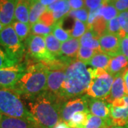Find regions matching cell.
<instances>
[{"label": "cell", "instance_id": "7402d4cb", "mask_svg": "<svg viewBox=\"0 0 128 128\" xmlns=\"http://www.w3.org/2000/svg\"><path fill=\"white\" fill-rule=\"evenodd\" d=\"M111 56L102 51H98L88 65H90L93 68H102L107 70L110 63Z\"/></svg>", "mask_w": 128, "mask_h": 128}, {"label": "cell", "instance_id": "ffe728a7", "mask_svg": "<svg viewBox=\"0 0 128 128\" xmlns=\"http://www.w3.org/2000/svg\"><path fill=\"white\" fill-rule=\"evenodd\" d=\"M100 36L98 35L92 28H88L86 32L79 39L80 46L90 48L96 51H101L100 42Z\"/></svg>", "mask_w": 128, "mask_h": 128}, {"label": "cell", "instance_id": "9c48e42d", "mask_svg": "<svg viewBox=\"0 0 128 128\" xmlns=\"http://www.w3.org/2000/svg\"><path fill=\"white\" fill-rule=\"evenodd\" d=\"M110 110L112 126L124 127L128 124V95L110 103Z\"/></svg>", "mask_w": 128, "mask_h": 128}, {"label": "cell", "instance_id": "b9f144b4", "mask_svg": "<svg viewBox=\"0 0 128 128\" xmlns=\"http://www.w3.org/2000/svg\"><path fill=\"white\" fill-rule=\"evenodd\" d=\"M124 82V86H125V89H126V92L127 95H128V68L124 71V73L122 75Z\"/></svg>", "mask_w": 128, "mask_h": 128}, {"label": "cell", "instance_id": "e575fe53", "mask_svg": "<svg viewBox=\"0 0 128 128\" xmlns=\"http://www.w3.org/2000/svg\"><path fill=\"white\" fill-rule=\"evenodd\" d=\"M67 16L72 17L74 19H78L79 21L87 24L89 16V10L86 7L77 10H70Z\"/></svg>", "mask_w": 128, "mask_h": 128}, {"label": "cell", "instance_id": "ee69618b", "mask_svg": "<svg viewBox=\"0 0 128 128\" xmlns=\"http://www.w3.org/2000/svg\"><path fill=\"white\" fill-rule=\"evenodd\" d=\"M54 128H70L67 122L64 121H60L55 125Z\"/></svg>", "mask_w": 128, "mask_h": 128}, {"label": "cell", "instance_id": "30bf717a", "mask_svg": "<svg viewBox=\"0 0 128 128\" xmlns=\"http://www.w3.org/2000/svg\"><path fill=\"white\" fill-rule=\"evenodd\" d=\"M26 66L25 64H18L0 68V88L12 89L23 76Z\"/></svg>", "mask_w": 128, "mask_h": 128}, {"label": "cell", "instance_id": "5bb4252c", "mask_svg": "<svg viewBox=\"0 0 128 128\" xmlns=\"http://www.w3.org/2000/svg\"><path fill=\"white\" fill-rule=\"evenodd\" d=\"M88 109L90 113L105 119L110 118V103L105 99L92 98L88 99Z\"/></svg>", "mask_w": 128, "mask_h": 128}, {"label": "cell", "instance_id": "7c38bea8", "mask_svg": "<svg viewBox=\"0 0 128 128\" xmlns=\"http://www.w3.org/2000/svg\"><path fill=\"white\" fill-rule=\"evenodd\" d=\"M65 72L66 69L48 70L46 90L53 93L58 98L65 78Z\"/></svg>", "mask_w": 128, "mask_h": 128}, {"label": "cell", "instance_id": "e0dca14e", "mask_svg": "<svg viewBox=\"0 0 128 128\" xmlns=\"http://www.w3.org/2000/svg\"><path fill=\"white\" fill-rule=\"evenodd\" d=\"M0 128H38L33 122L24 118L2 115Z\"/></svg>", "mask_w": 128, "mask_h": 128}, {"label": "cell", "instance_id": "f6af8a7d", "mask_svg": "<svg viewBox=\"0 0 128 128\" xmlns=\"http://www.w3.org/2000/svg\"><path fill=\"white\" fill-rule=\"evenodd\" d=\"M4 28V25L2 24V23L0 22V32H1V31H2V30Z\"/></svg>", "mask_w": 128, "mask_h": 128}, {"label": "cell", "instance_id": "603a6c76", "mask_svg": "<svg viewBox=\"0 0 128 128\" xmlns=\"http://www.w3.org/2000/svg\"><path fill=\"white\" fill-rule=\"evenodd\" d=\"M46 9L47 6L36 0L31 2L29 9V24L32 26L33 24L38 22L41 16L44 12H46Z\"/></svg>", "mask_w": 128, "mask_h": 128}, {"label": "cell", "instance_id": "ba28073f", "mask_svg": "<svg viewBox=\"0 0 128 128\" xmlns=\"http://www.w3.org/2000/svg\"><path fill=\"white\" fill-rule=\"evenodd\" d=\"M88 99L87 96L77 97L64 101L60 110V121L68 122L72 115L79 112H90L88 109Z\"/></svg>", "mask_w": 128, "mask_h": 128}, {"label": "cell", "instance_id": "f1b7e54d", "mask_svg": "<svg viewBox=\"0 0 128 128\" xmlns=\"http://www.w3.org/2000/svg\"><path fill=\"white\" fill-rule=\"evenodd\" d=\"M63 22L64 19L60 20L59 22H56V23L54 25L53 27V31H52V34L54 35V36L60 42V43H64L66 42L68 40H69L70 38V34L69 33L68 30H65L62 25H63Z\"/></svg>", "mask_w": 128, "mask_h": 128}, {"label": "cell", "instance_id": "3957f363", "mask_svg": "<svg viewBox=\"0 0 128 128\" xmlns=\"http://www.w3.org/2000/svg\"><path fill=\"white\" fill-rule=\"evenodd\" d=\"M48 69L41 62L26 66L25 72L12 90L25 99L30 100L46 90Z\"/></svg>", "mask_w": 128, "mask_h": 128}, {"label": "cell", "instance_id": "2e32d148", "mask_svg": "<svg viewBox=\"0 0 128 128\" xmlns=\"http://www.w3.org/2000/svg\"><path fill=\"white\" fill-rule=\"evenodd\" d=\"M15 0H0V22L6 26L15 21Z\"/></svg>", "mask_w": 128, "mask_h": 128}, {"label": "cell", "instance_id": "f907efd6", "mask_svg": "<svg viewBox=\"0 0 128 128\" xmlns=\"http://www.w3.org/2000/svg\"><path fill=\"white\" fill-rule=\"evenodd\" d=\"M28 1L29 2H32V1H33V0H28Z\"/></svg>", "mask_w": 128, "mask_h": 128}, {"label": "cell", "instance_id": "f35d334b", "mask_svg": "<svg viewBox=\"0 0 128 128\" xmlns=\"http://www.w3.org/2000/svg\"><path fill=\"white\" fill-rule=\"evenodd\" d=\"M85 7L89 11L100 7L105 2V0H84Z\"/></svg>", "mask_w": 128, "mask_h": 128}, {"label": "cell", "instance_id": "7dc6e473", "mask_svg": "<svg viewBox=\"0 0 128 128\" xmlns=\"http://www.w3.org/2000/svg\"><path fill=\"white\" fill-rule=\"evenodd\" d=\"M2 114L0 112V121H1V119H2Z\"/></svg>", "mask_w": 128, "mask_h": 128}, {"label": "cell", "instance_id": "d590c367", "mask_svg": "<svg viewBox=\"0 0 128 128\" xmlns=\"http://www.w3.org/2000/svg\"><path fill=\"white\" fill-rule=\"evenodd\" d=\"M118 18L122 32L124 35H128V10L120 12Z\"/></svg>", "mask_w": 128, "mask_h": 128}, {"label": "cell", "instance_id": "277c9868", "mask_svg": "<svg viewBox=\"0 0 128 128\" xmlns=\"http://www.w3.org/2000/svg\"><path fill=\"white\" fill-rule=\"evenodd\" d=\"M0 112L10 117L32 121V115L21 99V96L11 89L0 88Z\"/></svg>", "mask_w": 128, "mask_h": 128}, {"label": "cell", "instance_id": "7a4b0ae2", "mask_svg": "<svg viewBox=\"0 0 128 128\" xmlns=\"http://www.w3.org/2000/svg\"><path fill=\"white\" fill-rule=\"evenodd\" d=\"M91 81V75L86 64L78 60L72 61L65 72L59 98L62 101L85 94Z\"/></svg>", "mask_w": 128, "mask_h": 128}, {"label": "cell", "instance_id": "681fc988", "mask_svg": "<svg viewBox=\"0 0 128 128\" xmlns=\"http://www.w3.org/2000/svg\"><path fill=\"white\" fill-rule=\"evenodd\" d=\"M105 2H110V1H111V0H105Z\"/></svg>", "mask_w": 128, "mask_h": 128}, {"label": "cell", "instance_id": "d6a6232c", "mask_svg": "<svg viewBox=\"0 0 128 128\" xmlns=\"http://www.w3.org/2000/svg\"><path fill=\"white\" fill-rule=\"evenodd\" d=\"M97 52L98 51L95 50H92L90 48L80 46L79 50H78L77 59L87 65L89 63V61L91 60L92 58L93 57V56L95 55Z\"/></svg>", "mask_w": 128, "mask_h": 128}, {"label": "cell", "instance_id": "4dcf8cb0", "mask_svg": "<svg viewBox=\"0 0 128 128\" xmlns=\"http://www.w3.org/2000/svg\"><path fill=\"white\" fill-rule=\"evenodd\" d=\"M53 26H48L46 24L38 22L34 24H33L31 28V33L34 35H38L41 36H46L47 35L50 34L53 31Z\"/></svg>", "mask_w": 128, "mask_h": 128}, {"label": "cell", "instance_id": "60d3db41", "mask_svg": "<svg viewBox=\"0 0 128 128\" xmlns=\"http://www.w3.org/2000/svg\"><path fill=\"white\" fill-rule=\"evenodd\" d=\"M71 10H77L85 7L84 0H68Z\"/></svg>", "mask_w": 128, "mask_h": 128}, {"label": "cell", "instance_id": "4316f807", "mask_svg": "<svg viewBox=\"0 0 128 128\" xmlns=\"http://www.w3.org/2000/svg\"><path fill=\"white\" fill-rule=\"evenodd\" d=\"M99 14L105 18L106 22H109L112 18L117 17L119 12L110 2H105L99 8Z\"/></svg>", "mask_w": 128, "mask_h": 128}, {"label": "cell", "instance_id": "ac0fdd59", "mask_svg": "<svg viewBox=\"0 0 128 128\" xmlns=\"http://www.w3.org/2000/svg\"><path fill=\"white\" fill-rule=\"evenodd\" d=\"M47 10L52 12L56 23L67 16L71 9L68 0H58L47 6Z\"/></svg>", "mask_w": 128, "mask_h": 128}, {"label": "cell", "instance_id": "6da1fadb", "mask_svg": "<svg viewBox=\"0 0 128 128\" xmlns=\"http://www.w3.org/2000/svg\"><path fill=\"white\" fill-rule=\"evenodd\" d=\"M63 102L48 90L27 100V108L32 115V122L38 128H54L60 121V110Z\"/></svg>", "mask_w": 128, "mask_h": 128}, {"label": "cell", "instance_id": "8fae6325", "mask_svg": "<svg viewBox=\"0 0 128 128\" xmlns=\"http://www.w3.org/2000/svg\"><path fill=\"white\" fill-rule=\"evenodd\" d=\"M121 38L118 35L105 32L99 38L102 52L113 57L120 54Z\"/></svg>", "mask_w": 128, "mask_h": 128}, {"label": "cell", "instance_id": "5b68a950", "mask_svg": "<svg viewBox=\"0 0 128 128\" xmlns=\"http://www.w3.org/2000/svg\"><path fill=\"white\" fill-rule=\"evenodd\" d=\"M91 81L86 92L92 98L105 99L109 95L114 78L105 69L89 68Z\"/></svg>", "mask_w": 128, "mask_h": 128}, {"label": "cell", "instance_id": "52a82bcc", "mask_svg": "<svg viewBox=\"0 0 128 128\" xmlns=\"http://www.w3.org/2000/svg\"><path fill=\"white\" fill-rule=\"evenodd\" d=\"M26 45L29 55L42 64L56 59L47 49L44 36L30 34L26 40Z\"/></svg>", "mask_w": 128, "mask_h": 128}, {"label": "cell", "instance_id": "d6986e66", "mask_svg": "<svg viewBox=\"0 0 128 128\" xmlns=\"http://www.w3.org/2000/svg\"><path fill=\"white\" fill-rule=\"evenodd\" d=\"M126 95L127 92H126L123 76L122 75H121L114 78L110 93L105 100L108 103H111L117 99L123 98Z\"/></svg>", "mask_w": 128, "mask_h": 128}, {"label": "cell", "instance_id": "836d02e7", "mask_svg": "<svg viewBox=\"0 0 128 128\" xmlns=\"http://www.w3.org/2000/svg\"><path fill=\"white\" fill-rule=\"evenodd\" d=\"M19 64L16 60L13 59L5 51V50L0 46V68L13 66Z\"/></svg>", "mask_w": 128, "mask_h": 128}, {"label": "cell", "instance_id": "1f68e13d", "mask_svg": "<svg viewBox=\"0 0 128 128\" xmlns=\"http://www.w3.org/2000/svg\"><path fill=\"white\" fill-rule=\"evenodd\" d=\"M106 32L118 35L120 36V38L125 36L121 28V26L120 25L119 20H118V16L115 18H112L109 22H108L107 26H106Z\"/></svg>", "mask_w": 128, "mask_h": 128}, {"label": "cell", "instance_id": "74e56055", "mask_svg": "<svg viewBox=\"0 0 128 128\" xmlns=\"http://www.w3.org/2000/svg\"><path fill=\"white\" fill-rule=\"evenodd\" d=\"M110 2L120 12L128 10V0H111Z\"/></svg>", "mask_w": 128, "mask_h": 128}, {"label": "cell", "instance_id": "4fadbf2b", "mask_svg": "<svg viewBox=\"0 0 128 128\" xmlns=\"http://www.w3.org/2000/svg\"><path fill=\"white\" fill-rule=\"evenodd\" d=\"M80 41L78 38H70L69 40L62 43L60 48V56L58 58L71 63L77 58L80 48Z\"/></svg>", "mask_w": 128, "mask_h": 128}, {"label": "cell", "instance_id": "f546056e", "mask_svg": "<svg viewBox=\"0 0 128 128\" xmlns=\"http://www.w3.org/2000/svg\"><path fill=\"white\" fill-rule=\"evenodd\" d=\"M88 27L87 24L84 23L78 19H74L73 27L71 29L68 30L70 34V36L74 38L80 39V37L86 32Z\"/></svg>", "mask_w": 128, "mask_h": 128}, {"label": "cell", "instance_id": "9a60e30c", "mask_svg": "<svg viewBox=\"0 0 128 128\" xmlns=\"http://www.w3.org/2000/svg\"><path fill=\"white\" fill-rule=\"evenodd\" d=\"M128 68V59L122 54H119L111 58L106 70L114 78L119 76L123 75L124 71Z\"/></svg>", "mask_w": 128, "mask_h": 128}, {"label": "cell", "instance_id": "c3c4849f", "mask_svg": "<svg viewBox=\"0 0 128 128\" xmlns=\"http://www.w3.org/2000/svg\"><path fill=\"white\" fill-rule=\"evenodd\" d=\"M124 128H128V124H127L124 126Z\"/></svg>", "mask_w": 128, "mask_h": 128}, {"label": "cell", "instance_id": "cb8c5ba5", "mask_svg": "<svg viewBox=\"0 0 128 128\" xmlns=\"http://www.w3.org/2000/svg\"><path fill=\"white\" fill-rule=\"evenodd\" d=\"M112 126L110 118L105 119L89 113L84 128H110Z\"/></svg>", "mask_w": 128, "mask_h": 128}, {"label": "cell", "instance_id": "8992f818", "mask_svg": "<svg viewBox=\"0 0 128 128\" xmlns=\"http://www.w3.org/2000/svg\"><path fill=\"white\" fill-rule=\"evenodd\" d=\"M0 46L18 63L23 58L25 46L16 34L12 24L4 26L0 32Z\"/></svg>", "mask_w": 128, "mask_h": 128}, {"label": "cell", "instance_id": "83f0119b", "mask_svg": "<svg viewBox=\"0 0 128 128\" xmlns=\"http://www.w3.org/2000/svg\"><path fill=\"white\" fill-rule=\"evenodd\" d=\"M89 113L86 112H76L72 115L67 123L70 128H84Z\"/></svg>", "mask_w": 128, "mask_h": 128}, {"label": "cell", "instance_id": "bcb514c9", "mask_svg": "<svg viewBox=\"0 0 128 128\" xmlns=\"http://www.w3.org/2000/svg\"><path fill=\"white\" fill-rule=\"evenodd\" d=\"M110 128H124V127H121V126H112Z\"/></svg>", "mask_w": 128, "mask_h": 128}, {"label": "cell", "instance_id": "8d00e7d4", "mask_svg": "<svg viewBox=\"0 0 128 128\" xmlns=\"http://www.w3.org/2000/svg\"><path fill=\"white\" fill-rule=\"evenodd\" d=\"M38 22L44 24H46V26H53L56 24V22L54 20L52 12L48 11L47 9H46V12H44L43 13V14L41 15Z\"/></svg>", "mask_w": 128, "mask_h": 128}, {"label": "cell", "instance_id": "ab89813d", "mask_svg": "<svg viewBox=\"0 0 128 128\" xmlns=\"http://www.w3.org/2000/svg\"><path fill=\"white\" fill-rule=\"evenodd\" d=\"M120 54L125 56L128 60V35L121 38L120 41Z\"/></svg>", "mask_w": 128, "mask_h": 128}, {"label": "cell", "instance_id": "7bdbcfd3", "mask_svg": "<svg viewBox=\"0 0 128 128\" xmlns=\"http://www.w3.org/2000/svg\"><path fill=\"white\" fill-rule=\"evenodd\" d=\"M33 1H34V0H33ZM36 1L40 2L41 4H42L43 5H44V6H48L49 5L54 4V2L58 1V0H36Z\"/></svg>", "mask_w": 128, "mask_h": 128}, {"label": "cell", "instance_id": "d4e9b609", "mask_svg": "<svg viewBox=\"0 0 128 128\" xmlns=\"http://www.w3.org/2000/svg\"><path fill=\"white\" fill-rule=\"evenodd\" d=\"M46 46L48 50L56 58L60 56V48L61 44L53 34H50L44 36Z\"/></svg>", "mask_w": 128, "mask_h": 128}, {"label": "cell", "instance_id": "484cf974", "mask_svg": "<svg viewBox=\"0 0 128 128\" xmlns=\"http://www.w3.org/2000/svg\"><path fill=\"white\" fill-rule=\"evenodd\" d=\"M12 26H13L16 34L22 42L24 41H26V38L29 36L32 28V26L29 24L23 23L18 21H14L12 24Z\"/></svg>", "mask_w": 128, "mask_h": 128}, {"label": "cell", "instance_id": "44dd1931", "mask_svg": "<svg viewBox=\"0 0 128 128\" xmlns=\"http://www.w3.org/2000/svg\"><path fill=\"white\" fill-rule=\"evenodd\" d=\"M30 2L28 0H15V21L29 24Z\"/></svg>", "mask_w": 128, "mask_h": 128}]
</instances>
